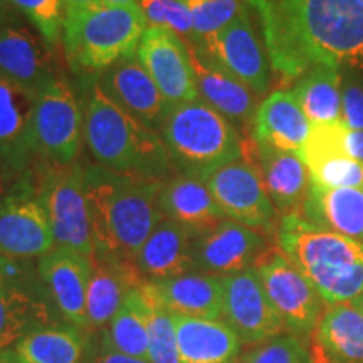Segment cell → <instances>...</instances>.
Masks as SVG:
<instances>
[{
	"label": "cell",
	"mask_w": 363,
	"mask_h": 363,
	"mask_svg": "<svg viewBox=\"0 0 363 363\" xmlns=\"http://www.w3.org/2000/svg\"><path fill=\"white\" fill-rule=\"evenodd\" d=\"M259 13L271 66L284 79L310 67L363 71L360 0H247Z\"/></svg>",
	"instance_id": "obj_1"
},
{
	"label": "cell",
	"mask_w": 363,
	"mask_h": 363,
	"mask_svg": "<svg viewBox=\"0 0 363 363\" xmlns=\"http://www.w3.org/2000/svg\"><path fill=\"white\" fill-rule=\"evenodd\" d=\"M94 249L135 262L153 229L165 219L158 206L163 180L84 165Z\"/></svg>",
	"instance_id": "obj_2"
},
{
	"label": "cell",
	"mask_w": 363,
	"mask_h": 363,
	"mask_svg": "<svg viewBox=\"0 0 363 363\" xmlns=\"http://www.w3.org/2000/svg\"><path fill=\"white\" fill-rule=\"evenodd\" d=\"M278 247L313 284L325 305L352 303L363 293V242L311 224L299 214L278 224Z\"/></svg>",
	"instance_id": "obj_3"
},
{
	"label": "cell",
	"mask_w": 363,
	"mask_h": 363,
	"mask_svg": "<svg viewBox=\"0 0 363 363\" xmlns=\"http://www.w3.org/2000/svg\"><path fill=\"white\" fill-rule=\"evenodd\" d=\"M84 142L94 163L120 174L165 180L174 169L160 135L116 106L96 83L86 99Z\"/></svg>",
	"instance_id": "obj_4"
},
{
	"label": "cell",
	"mask_w": 363,
	"mask_h": 363,
	"mask_svg": "<svg viewBox=\"0 0 363 363\" xmlns=\"http://www.w3.org/2000/svg\"><path fill=\"white\" fill-rule=\"evenodd\" d=\"M158 135L179 175L203 180L227 163L240 160L244 153L235 126L202 99L170 104Z\"/></svg>",
	"instance_id": "obj_5"
},
{
	"label": "cell",
	"mask_w": 363,
	"mask_h": 363,
	"mask_svg": "<svg viewBox=\"0 0 363 363\" xmlns=\"http://www.w3.org/2000/svg\"><path fill=\"white\" fill-rule=\"evenodd\" d=\"M147 19L136 6H101L65 12L62 44L74 71L101 72L133 56L147 30Z\"/></svg>",
	"instance_id": "obj_6"
},
{
	"label": "cell",
	"mask_w": 363,
	"mask_h": 363,
	"mask_svg": "<svg viewBox=\"0 0 363 363\" xmlns=\"http://www.w3.org/2000/svg\"><path fill=\"white\" fill-rule=\"evenodd\" d=\"M38 197L51 224L56 247L71 249L84 256L94 251L93 225L86 195L84 167L45 163L35 179Z\"/></svg>",
	"instance_id": "obj_7"
},
{
	"label": "cell",
	"mask_w": 363,
	"mask_h": 363,
	"mask_svg": "<svg viewBox=\"0 0 363 363\" xmlns=\"http://www.w3.org/2000/svg\"><path fill=\"white\" fill-rule=\"evenodd\" d=\"M84 140V113L71 86L52 79L34 99L33 142L35 157L52 165H71Z\"/></svg>",
	"instance_id": "obj_8"
},
{
	"label": "cell",
	"mask_w": 363,
	"mask_h": 363,
	"mask_svg": "<svg viewBox=\"0 0 363 363\" xmlns=\"http://www.w3.org/2000/svg\"><path fill=\"white\" fill-rule=\"evenodd\" d=\"M254 269L286 330L299 338L313 333L325 311V301L283 251L278 246L266 249Z\"/></svg>",
	"instance_id": "obj_9"
},
{
	"label": "cell",
	"mask_w": 363,
	"mask_h": 363,
	"mask_svg": "<svg viewBox=\"0 0 363 363\" xmlns=\"http://www.w3.org/2000/svg\"><path fill=\"white\" fill-rule=\"evenodd\" d=\"M56 247L51 224L38 197L35 179L26 175L0 195V256L33 259Z\"/></svg>",
	"instance_id": "obj_10"
},
{
	"label": "cell",
	"mask_w": 363,
	"mask_h": 363,
	"mask_svg": "<svg viewBox=\"0 0 363 363\" xmlns=\"http://www.w3.org/2000/svg\"><path fill=\"white\" fill-rule=\"evenodd\" d=\"M203 182L227 219L251 227L257 233L274 229L278 211L266 192L259 169L254 163L244 158L230 162L207 175Z\"/></svg>",
	"instance_id": "obj_11"
},
{
	"label": "cell",
	"mask_w": 363,
	"mask_h": 363,
	"mask_svg": "<svg viewBox=\"0 0 363 363\" xmlns=\"http://www.w3.org/2000/svg\"><path fill=\"white\" fill-rule=\"evenodd\" d=\"M222 286L224 321L235 331L240 343L256 347L288 331L271 305L254 267L222 276Z\"/></svg>",
	"instance_id": "obj_12"
},
{
	"label": "cell",
	"mask_w": 363,
	"mask_h": 363,
	"mask_svg": "<svg viewBox=\"0 0 363 363\" xmlns=\"http://www.w3.org/2000/svg\"><path fill=\"white\" fill-rule=\"evenodd\" d=\"M219 65L244 83L256 96H264L271 86L266 45L254 29L249 4L229 26L201 43Z\"/></svg>",
	"instance_id": "obj_13"
},
{
	"label": "cell",
	"mask_w": 363,
	"mask_h": 363,
	"mask_svg": "<svg viewBox=\"0 0 363 363\" xmlns=\"http://www.w3.org/2000/svg\"><path fill=\"white\" fill-rule=\"evenodd\" d=\"M136 57L169 106L199 99L187 43L180 35L163 27L148 26L136 49Z\"/></svg>",
	"instance_id": "obj_14"
},
{
	"label": "cell",
	"mask_w": 363,
	"mask_h": 363,
	"mask_svg": "<svg viewBox=\"0 0 363 363\" xmlns=\"http://www.w3.org/2000/svg\"><path fill=\"white\" fill-rule=\"evenodd\" d=\"M264 251L266 240L261 233L225 219L207 233L195 235L192 259L195 271L229 276L254 267Z\"/></svg>",
	"instance_id": "obj_15"
},
{
	"label": "cell",
	"mask_w": 363,
	"mask_h": 363,
	"mask_svg": "<svg viewBox=\"0 0 363 363\" xmlns=\"http://www.w3.org/2000/svg\"><path fill=\"white\" fill-rule=\"evenodd\" d=\"M34 96L0 74V180H19L33 163Z\"/></svg>",
	"instance_id": "obj_16"
},
{
	"label": "cell",
	"mask_w": 363,
	"mask_h": 363,
	"mask_svg": "<svg viewBox=\"0 0 363 363\" xmlns=\"http://www.w3.org/2000/svg\"><path fill=\"white\" fill-rule=\"evenodd\" d=\"M116 106L148 128L158 130L169 104L136 54L126 56L99 72L94 81Z\"/></svg>",
	"instance_id": "obj_17"
},
{
	"label": "cell",
	"mask_w": 363,
	"mask_h": 363,
	"mask_svg": "<svg viewBox=\"0 0 363 363\" xmlns=\"http://www.w3.org/2000/svg\"><path fill=\"white\" fill-rule=\"evenodd\" d=\"M187 43V40H185ZM199 99L214 108L234 126H247L256 115V94L224 69L202 45L187 43Z\"/></svg>",
	"instance_id": "obj_18"
},
{
	"label": "cell",
	"mask_w": 363,
	"mask_h": 363,
	"mask_svg": "<svg viewBox=\"0 0 363 363\" xmlns=\"http://www.w3.org/2000/svg\"><path fill=\"white\" fill-rule=\"evenodd\" d=\"M38 271L62 316L76 328H89L86 313L91 278L89 256L71 249L54 247L39 257Z\"/></svg>",
	"instance_id": "obj_19"
},
{
	"label": "cell",
	"mask_w": 363,
	"mask_h": 363,
	"mask_svg": "<svg viewBox=\"0 0 363 363\" xmlns=\"http://www.w3.org/2000/svg\"><path fill=\"white\" fill-rule=\"evenodd\" d=\"M91 278L86 296L89 328L110 325L131 289L147 284L135 262L94 249L89 256Z\"/></svg>",
	"instance_id": "obj_20"
},
{
	"label": "cell",
	"mask_w": 363,
	"mask_h": 363,
	"mask_svg": "<svg viewBox=\"0 0 363 363\" xmlns=\"http://www.w3.org/2000/svg\"><path fill=\"white\" fill-rule=\"evenodd\" d=\"M158 206L165 219L195 235L207 233L227 219L206 182L197 177L177 175L163 180Z\"/></svg>",
	"instance_id": "obj_21"
},
{
	"label": "cell",
	"mask_w": 363,
	"mask_h": 363,
	"mask_svg": "<svg viewBox=\"0 0 363 363\" xmlns=\"http://www.w3.org/2000/svg\"><path fill=\"white\" fill-rule=\"evenodd\" d=\"M259 174L276 211L284 216L301 214L311 187L310 172L299 153L256 143Z\"/></svg>",
	"instance_id": "obj_22"
},
{
	"label": "cell",
	"mask_w": 363,
	"mask_h": 363,
	"mask_svg": "<svg viewBox=\"0 0 363 363\" xmlns=\"http://www.w3.org/2000/svg\"><path fill=\"white\" fill-rule=\"evenodd\" d=\"M194 238L195 234L185 227L170 219H163L136 256L135 264L145 283H158L194 272Z\"/></svg>",
	"instance_id": "obj_23"
},
{
	"label": "cell",
	"mask_w": 363,
	"mask_h": 363,
	"mask_svg": "<svg viewBox=\"0 0 363 363\" xmlns=\"http://www.w3.org/2000/svg\"><path fill=\"white\" fill-rule=\"evenodd\" d=\"M0 74L6 76L35 98L56 79L45 45L29 30L7 26L0 30Z\"/></svg>",
	"instance_id": "obj_24"
},
{
	"label": "cell",
	"mask_w": 363,
	"mask_h": 363,
	"mask_svg": "<svg viewBox=\"0 0 363 363\" xmlns=\"http://www.w3.org/2000/svg\"><path fill=\"white\" fill-rule=\"evenodd\" d=\"M148 284L157 298L174 315L202 318V320L224 318L222 276L194 271Z\"/></svg>",
	"instance_id": "obj_25"
},
{
	"label": "cell",
	"mask_w": 363,
	"mask_h": 363,
	"mask_svg": "<svg viewBox=\"0 0 363 363\" xmlns=\"http://www.w3.org/2000/svg\"><path fill=\"white\" fill-rule=\"evenodd\" d=\"M310 130V120L296 96L286 89L271 93L259 104L252 121L254 142L294 153L301 152Z\"/></svg>",
	"instance_id": "obj_26"
},
{
	"label": "cell",
	"mask_w": 363,
	"mask_h": 363,
	"mask_svg": "<svg viewBox=\"0 0 363 363\" xmlns=\"http://www.w3.org/2000/svg\"><path fill=\"white\" fill-rule=\"evenodd\" d=\"M179 363H234L240 350L235 331L222 320L175 315Z\"/></svg>",
	"instance_id": "obj_27"
},
{
	"label": "cell",
	"mask_w": 363,
	"mask_h": 363,
	"mask_svg": "<svg viewBox=\"0 0 363 363\" xmlns=\"http://www.w3.org/2000/svg\"><path fill=\"white\" fill-rule=\"evenodd\" d=\"M299 216L331 233L363 242V189L311 184Z\"/></svg>",
	"instance_id": "obj_28"
},
{
	"label": "cell",
	"mask_w": 363,
	"mask_h": 363,
	"mask_svg": "<svg viewBox=\"0 0 363 363\" xmlns=\"http://www.w3.org/2000/svg\"><path fill=\"white\" fill-rule=\"evenodd\" d=\"M313 335L318 350L325 357L363 363V313L352 303L326 308Z\"/></svg>",
	"instance_id": "obj_29"
},
{
	"label": "cell",
	"mask_w": 363,
	"mask_h": 363,
	"mask_svg": "<svg viewBox=\"0 0 363 363\" xmlns=\"http://www.w3.org/2000/svg\"><path fill=\"white\" fill-rule=\"evenodd\" d=\"M343 71L335 66H315L301 74L293 94L311 125L342 121Z\"/></svg>",
	"instance_id": "obj_30"
},
{
	"label": "cell",
	"mask_w": 363,
	"mask_h": 363,
	"mask_svg": "<svg viewBox=\"0 0 363 363\" xmlns=\"http://www.w3.org/2000/svg\"><path fill=\"white\" fill-rule=\"evenodd\" d=\"M86 342L76 326H43L13 348L17 363H83Z\"/></svg>",
	"instance_id": "obj_31"
},
{
	"label": "cell",
	"mask_w": 363,
	"mask_h": 363,
	"mask_svg": "<svg viewBox=\"0 0 363 363\" xmlns=\"http://www.w3.org/2000/svg\"><path fill=\"white\" fill-rule=\"evenodd\" d=\"M48 310L24 286L0 288V352L13 350L30 331L48 326Z\"/></svg>",
	"instance_id": "obj_32"
},
{
	"label": "cell",
	"mask_w": 363,
	"mask_h": 363,
	"mask_svg": "<svg viewBox=\"0 0 363 363\" xmlns=\"http://www.w3.org/2000/svg\"><path fill=\"white\" fill-rule=\"evenodd\" d=\"M103 348V352H116L148 360L147 306L142 286L126 294L123 305L111 318L108 331L104 333Z\"/></svg>",
	"instance_id": "obj_33"
},
{
	"label": "cell",
	"mask_w": 363,
	"mask_h": 363,
	"mask_svg": "<svg viewBox=\"0 0 363 363\" xmlns=\"http://www.w3.org/2000/svg\"><path fill=\"white\" fill-rule=\"evenodd\" d=\"M142 291L147 306L148 362L179 363L175 315L157 298L148 283L142 286Z\"/></svg>",
	"instance_id": "obj_34"
},
{
	"label": "cell",
	"mask_w": 363,
	"mask_h": 363,
	"mask_svg": "<svg viewBox=\"0 0 363 363\" xmlns=\"http://www.w3.org/2000/svg\"><path fill=\"white\" fill-rule=\"evenodd\" d=\"M194 21L192 44H201L233 22L247 0H187Z\"/></svg>",
	"instance_id": "obj_35"
},
{
	"label": "cell",
	"mask_w": 363,
	"mask_h": 363,
	"mask_svg": "<svg viewBox=\"0 0 363 363\" xmlns=\"http://www.w3.org/2000/svg\"><path fill=\"white\" fill-rule=\"evenodd\" d=\"M311 184L320 187L363 189V163L345 152L331 153L306 165Z\"/></svg>",
	"instance_id": "obj_36"
},
{
	"label": "cell",
	"mask_w": 363,
	"mask_h": 363,
	"mask_svg": "<svg viewBox=\"0 0 363 363\" xmlns=\"http://www.w3.org/2000/svg\"><path fill=\"white\" fill-rule=\"evenodd\" d=\"M147 24L169 29L182 39L194 40V21L187 0H138Z\"/></svg>",
	"instance_id": "obj_37"
},
{
	"label": "cell",
	"mask_w": 363,
	"mask_h": 363,
	"mask_svg": "<svg viewBox=\"0 0 363 363\" xmlns=\"http://www.w3.org/2000/svg\"><path fill=\"white\" fill-rule=\"evenodd\" d=\"M9 6L21 11L39 30L44 45L54 49L62 40V0H6Z\"/></svg>",
	"instance_id": "obj_38"
},
{
	"label": "cell",
	"mask_w": 363,
	"mask_h": 363,
	"mask_svg": "<svg viewBox=\"0 0 363 363\" xmlns=\"http://www.w3.org/2000/svg\"><path fill=\"white\" fill-rule=\"evenodd\" d=\"M240 363H311L305 343L296 335H281L256 345L239 360Z\"/></svg>",
	"instance_id": "obj_39"
},
{
	"label": "cell",
	"mask_w": 363,
	"mask_h": 363,
	"mask_svg": "<svg viewBox=\"0 0 363 363\" xmlns=\"http://www.w3.org/2000/svg\"><path fill=\"white\" fill-rule=\"evenodd\" d=\"M342 123L350 130H363V81L343 74Z\"/></svg>",
	"instance_id": "obj_40"
},
{
	"label": "cell",
	"mask_w": 363,
	"mask_h": 363,
	"mask_svg": "<svg viewBox=\"0 0 363 363\" xmlns=\"http://www.w3.org/2000/svg\"><path fill=\"white\" fill-rule=\"evenodd\" d=\"M26 261L27 259H12V257L0 256V288L7 284L24 286V279L27 278L24 267Z\"/></svg>",
	"instance_id": "obj_41"
},
{
	"label": "cell",
	"mask_w": 363,
	"mask_h": 363,
	"mask_svg": "<svg viewBox=\"0 0 363 363\" xmlns=\"http://www.w3.org/2000/svg\"><path fill=\"white\" fill-rule=\"evenodd\" d=\"M343 148L348 157L363 163V130H345Z\"/></svg>",
	"instance_id": "obj_42"
},
{
	"label": "cell",
	"mask_w": 363,
	"mask_h": 363,
	"mask_svg": "<svg viewBox=\"0 0 363 363\" xmlns=\"http://www.w3.org/2000/svg\"><path fill=\"white\" fill-rule=\"evenodd\" d=\"M96 363H150V362L145 360V358H135V357L123 355V353L103 352L101 355L98 357Z\"/></svg>",
	"instance_id": "obj_43"
},
{
	"label": "cell",
	"mask_w": 363,
	"mask_h": 363,
	"mask_svg": "<svg viewBox=\"0 0 363 363\" xmlns=\"http://www.w3.org/2000/svg\"><path fill=\"white\" fill-rule=\"evenodd\" d=\"M104 4L103 0H62V7L65 12H76L86 11V9H93Z\"/></svg>",
	"instance_id": "obj_44"
},
{
	"label": "cell",
	"mask_w": 363,
	"mask_h": 363,
	"mask_svg": "<svg viewBox=\"0 0 363 363\" xmlns=\"http://www.w3.org/2000/svg\"><path fill=\"white\" fill-rule=\"evenodd\" d=\"M6 0H0V30L6 29L9 24V13H7V7H6Z\"/></svg>",
	"instance_id": "obj_45"
},
{
	"label": "cell",
	"mask_w": 363,
	"mask_h": 363,
	"mask_svg": "<svg viewBox=\"0 0 363 363\" xmlns=\"http://www.w3.org/2000/svg\"><path fill=\"white\" fill-rule=\"evenodd\" d=\"M0 363H17V358H16V353H13V350L0 352Z\"/></svg>",
	"instance_id": "obj_46"
},
{
	"label": "cell",
	"mask_w": 363,
	"mask_h": 363,
	"mask_svg": "<svg viewBox=\"0 0 363 363\" xmlns=\"http://www.w3.org/2000/svg\"><path fill=\"white\" fill-rule=\"evenodd\" d=\"M108 6H136L138 0H103Z\"/></svg>",
	"instance_id": "obj_47"
},
{
	"label": "cell",
	"mask_w": 363,
	"mask_h": 363,
	"mask_svg": "<svg viewBox=\"0 0 363 363\" xmlns=\"http://www.w3.org/2000/svg\"><path fill=\"white\" fill-rule=\"evenodd\" d=\"M352 305L355 306L358 311H362V313H363V293H362L360 296H358L357 299H353V301H352Z\"/></svg>",
	"instance_id": "obj_48"
},
{
	"label": "cell",
	"mask_w": 363,
	"mask_h": 363,
	"mask_svg": "<svg viewBox=\"0 0 363 363\" xmlns=\"http://www.w3.org/2000/svg\"><path fill=\"white\" fill-rule=\"evenodd\" d=\"M2 192H4V182H2V180H0V195H4Z\"/></svg>",
	"instance_id": "obj_49"
},
{
	"label": "cell",
	"mask_w": 363,
	"mask_h": 363,
	"mask_svg": "<svg viewBox=\"0 0 363 363\" xmlns=\"http://www.w3.org/2000/svg\"><path fill=\"white\" fill-rule=\"evenodd\" d=\"M234 363H240V362H234Z\"/></svg>",
	"instance_id": "obj_50"
},
{
	"label": "cell",
	"mask_w": 363,
	"mask_h": 363,
	"mask_svg": "<svg viewBox=\"0 0 363 363\" xmlns=\"http://www.w3.org/2000/svg\"><path fill=\"white\" fill-rule=\"evenodd\" d=\"M360 2H362V4H363V0H360Z\"/></svg>",
	"instance_id": "obj_51"
}]
</instances>
